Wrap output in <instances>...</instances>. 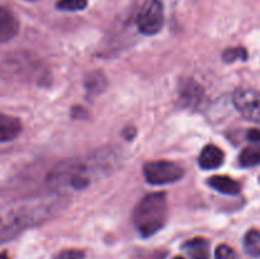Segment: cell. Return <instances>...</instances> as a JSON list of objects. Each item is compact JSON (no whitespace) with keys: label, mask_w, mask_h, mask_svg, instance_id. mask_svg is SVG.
Here are the masks:
<instances>
[{"label":"cell","mask_w":260,"mask_h":259,"mask_svg":"<svg viewBox=\"0 0 260 259\" xmlns=\"http://www.w3.org/2000/svg\"><path fill=\"white\" fill-rule=\"evenodd\" d=\"M123 136L126 137L127 140H132L135 136H136V128H135V127H131V128L127 127V128L123 131Z\"/></svg>","instance_id":"7402d4cb"},{"label":"cell","mask_w":260,"mask_h":259,"mask_svg":"<svg viewBox=\"0 0 260 259\" xmlns=\"http://www.w3.org/2000/svg\"><path fill=\"white\" fill-rule=\"evenodd\" d=\"M164 20L162 3L160 0H146L140 9L136 24L142 35L154 36L161 30Z\"/></svg>","instance_id":"5b68a950"},{"label":"cell","mask_w":260,"mask_h":259,"mask_svg":"<svg viewBox=\"0 0 260 259\" xmlns=\"http://www.w3.org/2000/svg\"><path fill=\"white\" fill-rule=\"evenodd\" d=\"M233 102L236 109L246 119L260 123V91L253 89H238L234 93Z\"/></svg>","instance_id":"52a82bcc"},{"label":"cell","mask_w":260,"mask_h":259,"mask_svg":"<svg viewBox=\"0 0 260 259\" xmlns=\"http://www.w3.org/2000/svg\"><path fill=\"white\" fill-rule=\"evenodd\" d=\"M208 185L217 190V192L229 196L238 195V193H240L241 189V185L238 180L226 177V175H213L208 179Z\"/></svg>","instance_id":"7c38bea8"},{"label":"cell","mask_w":260,"mask_h":259,"mask_svg":"<svg viewBox=\"0 0 260 259\" xmlns=\"http://www.w3.org/2000/svg\"><path fill=\"white\" fill-rule=\"evenodd\" d=\"M168 217V200L165 193H151L137 203L134 210V223L144 238L156 234Z\"/></svg>","instance_id":"3957f363"},{"label":"cell","mask_w":260,"mask_h":259,"mask_svg":"<svg viewBox=\"0 0 260 259\" xmlns=\"http://www.w3.org/2000/svg\"><path fill=\"white\" fill-rule=\"evenodd\" d=\"M239 163L244 168L260 165V146L245 147L239 156Z\"/></svg>","instance_id":"9a60e30c"},{"label":"cell","mask_w":260,"mask_h":259,"mask_svg":"<svg viewBox=\"0 0 260 259\" xmlns=\"http://www.w3.org/2000/svg\"><path fill=\"white\" fill-rule=\"evenodd\" d=\"M29 2H35V0H29Z\"/></svg>","instance_id":"d4e9b609"},{"label":"cell","mask_w":260,"mask_h":259,"mask_svg":"<svg viewBox=\"0 0 260 259\" xmlns=\"http://www.w3.org/2000/svg\"><path fill=\"white\" fill-rule=\"evenodd\" d=\"M178 94H179L180 104L188 108H197L205 99V90L202 85L192 78L180 80Z\"/></svg>","instance_id":"ba28073f"},{"label":"cell","mask_w":260,"mask_h":259,"mask_svg":"<svg viewBox=\"0 0 260 259\" xmlns=\"http://www.w3.org/2000/svg\"><path fill=\"white\" fill-rule=\"evenodd\" d=\"M2 71L9 78H15L17 80L32 81L37 85H47L48 84V69L43 66L36 57L29 55L12 56L5 60L2 66Z\"/></svg>","instance_id":"277c9868"},{"label":"cell","mask_w":260,"mask_h":259,"mask_svg":"<svg viewBox=\"0 0 260 259\" xmlns=\"http://www.w3.org/2000/svg\"><path fill=\"white\" fill-rule=\"evenodd\" d=\"M174 259H185V258H183V256H175Z\"/></svg>","instance_id":"cb8c5ba5"},{"label":"cell","mask_w":260,"mask_h":259,"mask_svg":"<svg viewBox=\"0 0 260 259\" xmlns=\"http://www.w3.org/2000/svg\"><path fill=\"white\" fill-rule=\"evenodd\" d=\"M246 137H248L249 141L251 142H260V130H250V131L248 132V135H246Z\"/></svg>","instance_id":"44dd1931"},{"label":"cell","mask_w":260,"mask_h":259,"mask_svg":"<svg viewBox=\"0 0 260 259\" xmlns=\"http://www.w3.org/2000/svg\"><path fill=\"white\" fill-rule=\"evenodd\" d=\"M245 251L251 256H260V231L250 230L244 239Z\"/></svg>","instance_id":"2e32d148"},{"label":"cell","mask_w":260,"mask_h":259,"mask_svg":"<svg viewBox=\"0 0 260 259\" xmlns=\"http://www.w3.org/2000/svg\"><path fill=\"white\" fill-rule=\"evenodd\" d=\"M56 259H84V253L79 250H63L56 256Z\"/></svg>","instance_id":"ffe728a7"},{"label":"cell","mask_w":260,"mask_h":259,"mask_svg":"<svg viewBox=\"0 0 260 259\" xmlns=\"http://www.w3.org/2000/svg\"><path fill=\"white\" fill-rule=\"evenodd\" d=\"M223 160H225V154L222 150L216 145L211 144L203 147L198 163L202 169L212 170L220 168L223 164Z\"/></svg>","instance_id":"30bf717a"},{"label":"cell","mask_w":260,"mask_h":259,"mask_svg":"<svg viewBox=\"0 0 260 259\" xmlns=\"http://www.w3.org/2000/svg\"><path fill=\"white\" fill-rule=\"evenodd\" d=\"M0 259H10L7 253H0Z\"/></svg>","instance_id":"603a6c76"},{"label":"cell","mask_w":260,"mask_h":259,"mask_svg":"<svg viewBox=\"0 0 260 259\" xmlns=\"http://www.w3.org/2000/svg\"><path fill=\"white\" fill-rule=\"evenodd\" d=\"M99 170V159H69L56 165L47 177V183L53 189H85L90 184V174ZM101 172V170H99Z\"/></svg>","instance_id":"7a4b0ae2"},{"label":"cell","mask_w":260,"mask_h":259,"mask_svg":"<svg viewBox=\"0 0 260 259\" xmlns=\"http://www.w3.org/2000/svg\"><path fill=\"white\" fill-rule=\"evenodd\" d=\"M19 22L10 10L0 7V43L8 42L18 35Z\"/></svg>","instance_id":"9c48e42d"},{"label":"cell","mask_w":260,"mask_h":259,"mask_svg":"<svg viewBox=\"0 0 260 259\" xmlns=\"http://www.w3.org/2000/svg\"><path fill=\"white\" fill-rule=\"evenodd\" d=\"M88 7V0H57L56 8L63 12H80Z\"/></svg>","instance_id":"e0dca14e"},{"label":"cell","mask_w":260,"mask_h":259,"mask_svg":"<svg viewBox=\"0 0 260 259\" xmlns=\"http://www.w3.org/2000/svg\"><path fill=\"white\" fill-rule=\"evenodd\" d=\"M68 200L57 193L41 195L0 207V244L9 241L24 229L40 225L57 216Z\"/></svg>","instance_id":"6da1fadb"},{"label":"cell","mask_w":260,"mask_h":259,"mask_svg":"<svg viewBox=\"0 0 260 259\" xmlns=\"http://www.w3.org/2000/svg\"><path fill=\"white\" fill-rule=\"evenodd\" d=\"M144 175L150 184L164 185L182 179L184 170L175 163L159 160V161L147 163L144 167Z\"/></svg>","instance_id":"8992f818"},{"label":"cell","mask_w":260,"mask_h":259,"mask_svg":"<svg viewBox=\"0 0 260 259\" xmlns=\"http://www.w3.org/2000/svg\"><path fill=\"white\" fill-rule=\"evenodd\" d=\"M183 249L192 259H210V243L203 238H196L187 241Z\"/></svg>","instance_id":"4fadbf2b"},{"label":"cell","mask_w":260,"mask_h":259,"mask_svg":"<svg viewBox=\"0 0 260 259\" xmlns=\"http://www.w3.org/2000/svg\"><path fill=\"white\" fill-rule=\"evenodd\" d=\"M222 58L223 61L226 62H235L238 60H243L245 61L248 58V52L244 47H233V48H228L225 52L222 53Z\"/></svg>","instance_id":"ac0fdd59"},{"label":"cell","mask_w":260,"mask_h":259,"mask_svg":"<svg viewBox=\"0 0 260 259\" xmlns=\"http://www.w3.org/2000/svg\"><path fill=\"white\" fill-rule=\"evenodd\" d=\"M236 254L233 248H230L226 244H221L217 246L215 251V259H235Z\"/></svg>","instance_id":"d6986e66"},{"label":"cell","mask_w":260,"mask_h":259,"mask_svg":"<svg viewBox=\"0 0 260 259\" xmlns=\"http://www.w3.org/2000/svg\"><path fill=\"white\" fill-rule=\"evenodd\" d=\"M22 122L17 117L0 113V142H8L19 136Z\"/></svg>","instance_id":"8fae6325"},{"label":"cell","mask_w":260,"mask_h":259,"mask_svg":"<svg viewBox=\"0 0 260 259\" xmlns=\"http://www.w3.org/2000/svg\"><path fill=\"white\" fill-rule=\"evenodd\" d=\"M107 78L101 71H94L90 73L85 79V89L91 95H98L106 89Z\"/></svg>","instance_id":"5bb4252c"}]
</instances>
